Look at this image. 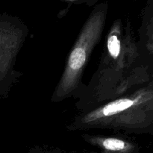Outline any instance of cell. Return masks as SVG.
<instances>
[{
    "label": "cell",
    "instance_id": "cell-2",
    "mask_svg": "<svg viewBox=\"0 0 153 153\" xmlns=\"http://www.w3.org/2000/svg\"><path fill=\"white\" fill-rule=\"evenodd\" d=\"M66 129H107L125 134L153 135V76L119 98L79 113L66 126Z\"/></svg>",
    "mask_w": 153,
    "mask_h": 153
},
{
    "label": "cell",
    "instance_id": "cell-4",
    "mask_svg": "<svg viewBox=\"0 0 153 153\" xmlns=\"http://www.w3.org/2000/svg\"><path fill=\"white\" fill-rule=\"evenodd\" d=\"M28 34V27L20 18L0 13V100L8 97L22 76L15 66Z\"/></svg>",
    "mask_w": 153,
    "mask_h": 153
},
{
    "label": "cell",
    "instance_id": "cell-7",
    "mask_svg": "<svg viewBox=\"0 0 153 153\" xmlns=\"http://www.w3.org/2000/svg\"><path fill=\"white\" fill-rule=\"evenodd\" d=\"M24 153H76L73 151H66L59 148H49L41 146H35L30 148Z\"/></svg>",
    "mask_w": 153,
    "mask_h": 153
},
{
    "label": "cell",
    "instance_id": "cell-8",
    "mask_svg": "<svg viewBox=\"0 0 153 153\" xmlns=\"http://www.w3.org/2000/svg\"><path fill=\"white\" fill-rule=\"evenodd\" d=\"M68 4L69 7L73 4H86L88 7H93L98 4L100 0H60Z\"/></svg>",
    "mask_w": 153,
    "mask_h": 153
},
{
    "label": "cell",
    "instance_id": "cell-5",
    "mask_svg": "<svg viewBox=\"0 0 153 153\" xmlns=\"http://www.w3.org/2000/svg\"><path fill=\"white\" fill-rule=\"evenodd\" d=\"M136 41L140 61L152 72L153 70V0H146L144 6L142 8L140 24L137 30Z\"/></svg>",
    "mask_w": 153,
    "mask_h": 153
},
{
    "label": "cell",
    "instance_id": "cell-6",
    "mask_svg": "<svg viewBox=\"0 0 153 153\" xmlns=\"http://www.w3.org/2000/svg\"><path fill=\"white\" fill-rule=\"evenodd\" d=\"M82 137L88 144L97 149L90 153H141L136 142L121 133L110 136L84 134Z\"/></svg>",
    "mask_w": 153,
    "mask_h": 153
},
{
    "label": "cell",
    "instance_id": "cell-9",
    "mask_svg": "<svg viewBox=\"0 0 153 153\" xmlns=\"http://www.w3.org/2000/svg\"><path fill=\"white\" fill-rule=\"evenodd\" d=\"M151 73H152V76H153V70H152V72H151Z\"/></svg>",
    "mask_w": 153,
    "mask_h": 153
},
{
    "label": "cell",
    "instance_id": "cell-1",
    "mask_svg": "<svg viewBox=\"0 0 153 153\" xmlns=\"http://www.w3.org/2000/svg\"><path fill=\"white\" fill-rule=\"evenodd\" d=\"M152 78L140 59L131 22L115 19L108 31L100 64L88 85L77 96L79 113L122 97Z\"/></svg>",
    "mask_w": 153,
    "mask_h": 153
},
{
    "label": "cell",
    "instance_id": "cell-3",
    "mask_svg": "<svg viewBox=\"0 0 153 153\" xmlns=\"http://www.w3.org/2000/svg\"><path fill=\"white\" fill-rule=\"evenodd\" d=\"M108 12V4L103 1L96 4L87 18L69 52L61 79L51 97L52 102H61L72 97L76 99L85 88L84 73L104 32Z\"/></svg>",
    "mask_w": 153,
    "mask_h": 153
}]
</instances>
